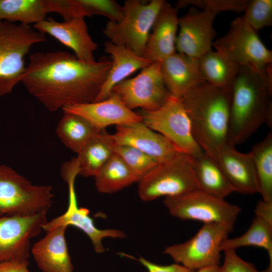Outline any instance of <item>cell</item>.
<instances>
[{
    "label": "cell",
    "instance_id": "cell-1",
    "mask_svg": "<svg viewBox=\"0 0 272 272\" xmlns=\"http://www.w3.org/2000/svg\"><path fill=\"white\" fill-rule=\"evenodd\" d=\"M111 66L103 58L87 62L74 54L58 50L31 54L22 82L49 111L93 102Z\"/></svg>",
    "mask_w": 272,
    "mask_h": 272
},
{
    "label": "cell",
    "instance_id": "cell-2",
    "mask_svg": "<svg viewBox=\"0 0 272 272\" xmlns=\"http://www.w3.org/2000/svg\"><path fill=\"white\" fill-rule=\"evenodd\" d=\"M180 98L194 140L205 152L214 156L228 144L231 88L205 82Z\"/></svg>",
    "mask_w": 272,
    "mask_h": 272
},
{
    "label": "cell",
    "instance_id": "cell-3",
    "mask_svg": "<svg viewBox=\"0 0 272 272\" xmlns=\"http://www.w3.org/2000/svg\"><path fill=\"white\" fill-rule=\"evenodd\" d=\"M272 87L251 70L240 67L231 87L228 144L235 146L264 123L271 127Z\"/></svg>",
    "mask_w": 272,
    "mask_h": 272
},
{
    "label": "cell",
    "instance_id": "cell-4",
    "mask_svg": "<svg viewBox=\"0 0 272 272\" xmlns=\"http://www.w3.org/2000/svg\"><path fill=\"white\" fill-rule=\"evenodd\" d=\"M213 46L240 67L256 73L272 87V51L243 16L234 19L226 34L214 41Z\"/></svg>",
    "mask_w": 272,
    "mask_h": 272
},
{
    "label": "cell",
    "instance_id": "cell-5",
    "mask_svg": "<svg viewBox=\"0 0 272 272\" xmlns=\"http://www.w3.org/2000/svg\"><path fill=\"white\" fill-rule=\"evenodd\" d=\"M46 40L44 34L29 25L0 20V96L22 82L25 56L34 44Z\"/></svg>",
    "mask_w": 272,
    "mask_h": 272
},
{
    "label": "cell",
    "instance_id": "cell-6",
    "mask_svg": "<svg viewBox=\"0 0 272 272\" xmlns=\"http://www.w3.org/2000/svg\"><path fill=\"white\" fill-rule=\"evenodd\" d=\"M193 163V157L179 151L158 163L138 182L140 198L149 201L197 190Z\"/></svg>",
    "mask_w": 272,
    "mask_h": 272
},
{
    "label": "cell",
    "instance_id": "cell-7",
    "mask_svg": "<svg viewBox=\"0 0 272 272\" xmlns=\"http://www.w3.org/2000/svg\"><path fill=\"white\" fill-rule=\"evenodd\" d=\"M52 190L50 185H34L12 168L0 165V218L47 212Z\"/></svg>",
    "mask_w": 272,
    "mask_h": 272
},
{
    "label": "cell",
    "instance_id": "cell-8",
    "mask_svg": "<svg viewBox=\"0 0 272 272\" xmlns=\"http://www.w3.org/2000/svg\"><path fill=\"white\" fill-rule=\"evenodd\" d=\"M164 2L152 0L145 4L139 0L125 1L122 19L118 22L108 21L103 34L109 41L143 56L152 27Z\"/></svg>",
    "mask_w": 272,
    "mask_h": 272
},
{
    "label": "cell",
    "instance_id": "cell-9",
    "mask_svg": "<svg viewBox=\"0 0 272 272\" xmlns=\"http://www.w3.org/2000/svg\"><path fill=\"white\" fill-rule=\"evenodd\" d=\"M142 121L166 138L179 152L195 157L203 151L192 134L190 121L180 98L171 95L160 108L141 111Z\"/></svg>",
    "mask_w": 272,
    "mask_h": 272
},
{
    "label": "cell",
    "instance_id": "cell-10",
    "mask_svg": "<svg viewBox=\"0 0 272 272\" xmlns=\"http://www.w3.org/2000/svg\"><path fill=\"white\" fill-rule=\"evenodd\" d=\"M233 229L224 224L204 223L191 238L183 243L166 247L164 253L176 263L191 269L219 265L220 245Z\"/></svg>",
    "mask_w": 272,
    "mask_h": 272
},
{
    "label": "cell",
    "instance_id": "cell-11",
    "mask_svg": "<svg viewBox=\"0 0 272 272\" xmlns=\"http://www.w3.org/2000/svg\"><path fill=\"white\" fill-rule=\"evenodd\" d=\"M163 202L170 214L179 219L218 223L232 228L241 211L238 206L198 189L165 197Z\"/></svg>",
    "mask_w": 272,
    "mask_h": 272
},
{
    "label": "cell",
    "instance_id": "cell-12",
    "mask_svg": "<svg viewBox=\"0 0 272 272\" xmlns=\"http://www.w3.org/2000/svg\"><path fill=\"white\" fill-rule=\"evenodd\" d=\"M111 93L117 95L128 109L140 108L145 111L160 108L171 95L164 83L159 61L152 62L135 77L118 83Z\"/></svg>",
    "mask_w": 272,
    "mask_h": 272
},
{
    "label": "cell",
    "instance_id": "cell-13",
    "mask_svg": "<svg viewBox=\"0 0 272 272\" xmlns=\"http://www.w3.org/2000/svg\"><path fill=\"white\" fill-rule=\"evenodd\" d=\"M61 175L67 183L69 188V204L66 211L61 215L47 221L43 226L46 232L60 226H73L82 230L90 239L94 250L98 253L104 252L105 248L102 240L105 238H124L125 233L119 230L97 228L89 211L78 206L75 190V180L78 169L74 165L66 164L61 168Z\"/></svg>",
    "mask_w": 272,
    "mask_h": 272
},
{
    "label": "cell",
    "instance_id": "cell-14",
    "mask_svg": "<svg viewBox=\"0 0 272 272\" xmlns=\"http://www.w3.org/2000/svg\"><path fill=\"white\" fill-rule=\"evenodd\" d=\"M47 212L0 218V263L28 261L31 241L47 222Z\"/></svg>",
    "mask_w": 272,
    "mask_h": 272
},
{
    "label": "cell",
    "instance_id": "cell-15",
    "mask_svg": "<svg viewBox=\"0 0 272 272\" xmlns=\"http://www.w3.org/2000/svg\"><path fill=\"white\" fill-rule=\"evenodd\" d=\"M217 15L191 7L184 16L179 18V30L176 40L178 52L198 58L212 49L216 35L213 24Z\"/></svg>",
    "mask_w": 272,
    "mask_h": 272
},
{
    "label": "cell",
    "instance_id": "cell-16",
    "mask_svg": "<svg viewBox=\"0 0 272 272\" xmlns=\"http://www.w3.org/2000/svg\"><path fill=\"white\" fill-rule=\"evenodd\" d=\"M33 27L44 35L52 36L71 49L79 59L87 62L96 61L94 52L98 45L90 36L84 18H77L62 22L52 18H46L34 25Z\"/></svg>",
    "mask_w": 272,
    "mask_h": 272
},
{
    "label": "cell",
    "instance_id": "cell-17",
    "mask_svg": "<svg viewBox=\"0 0 272 272\" xmlns=\"http://www.w3.org/2000/svg\"><path fill=\"white\" fill-rule=\"evenodd\" d=\"M62 110L64 113L83 117L99 129L111 125L116 126L142 121L139 113L128 109L113 93L100 101L69 105Z\"/></svg>",
    "mask_w": 272,
    "mask_h": 272
},
{
    "label": "cell",
    "instance_id": "cell-18",
    "mask_svg": "<svg viewBox=\"0 0 272 272\" xmlns=\"http://www.w3.org/2000/svg\"><path fill=\"white\" fill-rule=\"evenodd\" d=\"M112 137L116 145L137 148L159 163L178 152L166 138L151 129L142 121L116 126Z\"/></svg>",
    "mask_w": 272,
    "mask_h": 272
},
{
    "label": "cell",
    "instance_id": "cell-19",
    "mask_svg": "<svg viewBox=\"0 0 272 272\" xmlns=\"http://www.w3.org/2000/svg\"><path fill=\"white\" fill-rule=\"evenodd\" d=\"M178 22V10L165 1L152 27L143 57L160 62L176 52Z\"/></svg>",
    "mask_w": 272,
    "mask_h": 272
},
{
    "label": "cell",
    "instance_id": "cell-20",
    "mask_svg": "<svg viewBox=\"0 0 272 272\" xmlns=\"http://www.w3.org/2000/svg\"><path fill=\"white\" fill-rule=\"evenodd\" d=\"M160 62L164 83L172 96L181 98L206 82L200 73L198 58L175 52Z\"/></svg>",
    "mask_w": 272,
    "mask_h": 272
},
{
    "label": "cell",
    "instance_id": "cell-21",
    "mask_svg": "<svg viewBox=\"0 0 272 272\" xmlns=\"http://www.w3.org/2000/svg\"><path fill=\"white\" fill-rule=\"evenodd\" d=\"M67 227L60 226L46 231L31 247L33 258L43 272H74L65 238Z\"/></svg>",
    "mask_w": 272,
    "mask_h": 272
},
{
    "label": "cell",
    "instance_id": "cell-22",
    "mask_svg": "<svg viewBox=\"0 0 272 272\" xmlns=\"http://www.w3.org/2000/svg\"><path fill=\"white\" fill-rule=\"evenodd\" d=\"M234 192L242 194L258 192L254 168L249 153L238 151L227 144L214 155Z\"/></svg>",
    "mask_w": 272,
    "mask_h": 272
},
{
    "label": "cell",
    "instance_id": "cell-23",
    "mask_svg": "<svg viewBox=\"0 0 272 272\" xmlns=\"http://www.w3.org/2000/svg\"><path fill=\"white\" fill-rule=\"evenodd\" d=\"M104 51L111 56V66L103 86L94 102L107 98L114 87L139 70L152 62L128 48L109 41L104 43Z\"/></svg>",
    "mask_w": 272,
    "mask_h": 272
},
{
    "label": "cell",
    "instance_id": "cell-24",
    "mask_svg": "<svg viewBox=\"0 0 272 272\" xmlns=\"http://www.w3.org/2000/svg\"><path fill=\"white\" fill-rule=\"evenodd\" d=\"M193 159V172L198 190L222 199L234 192L214 156L203 151Z\"/></svg>",
    "mask_w": 272,
    "mask_h": 272
},
{
    "label": "cell",
    "instance_id": "cell-25",
    "mask_svg": "<svg viewBox=\"0 0 272 272\" xmlns=\"http://www.w3.org/2000/svg\"><path fill=\"white\" fill-rule=\"evenodd\" d=\"M116 145L112 134L101 130L77 154L78 175L94 177L114 154Z\"/></svg>",
    "mask_w": 272,
    "mask_h": 272
},
{
    "label": "cell",
    "instance_id": "cell-26",
    "mask_svg": "<svg viewBox=\"0 0 272 272\" xmlns=\"http://www.w3.org/2000/svg\"><path fill=\"white\" fill-rule=\"evenodd\" d=\"M205 81L213 86L231 88L240 66L220 51L211 49L198 58Z\"/></svg>",
    "mask_w": 272,
    "mask_h": 272
},
{
    "label": "cell",
    "instance_id": "cell-27",
    "mask_svg": "<svg viewBox=\"0 0 272 272\" xmlns=\"http://www.w3.org/2000/svg\"><path fill=\"white\" fill-rule=\"evenodd\" d=\"M97 190L103 193H112L139 182L140 178L116 153L94 176Z\"/></svg>",
    "mask_w": 272,
    "mask_h": 272
},
{
    "label": "cell",
    "instance_id": "cell-28",
    "mask_svg": "<svg viewBox=\"0 0 272 272\" xmlns=\"http://www.w3.org/2000/svg\"><path fill=\"white\" fill-rule=\"evenodd\" d=\"M101 130L79 115L64 113L56 133L66 147L78 154Z\"/></svg>",
    "mask_w": 272,
    "mask_h": 272
},
{
    "label": "cell",
    "instance_id": "cell-29",
    "mask_svg": "<svg viewBox=\"0 0 272 272\" xmlns=\"http://www.w3.org/2000/svg\"><path fill=\"white\" fill-rule=\"evenodd\" d=\"M49 13L48 0H0V20L34 25Z\"/></svg>",
    "mask_w": 272,
    "mask_h": 272
},
{
    "label": "cell",
    "instance_id": "cell-30",
    "mask_svg": "<svg viewBox=\"0 0 272 272\" xmlns=\"http://www.w3.org/2000/svg\"><path fill=\"white\" fill-rule=\"evenodd\" d=\"M262 199L272 201V132H269L249 152Z\"/></svg>",
    "mask_w": 272,
    "mask_h": 272
},
{
    "label": "cell",
    "instance_id": "cell-31",
    "mask_svg": "<svg viewBox=\"0 0 272 272\" xmlns=\"http://www.w3.org/2000/svg\"><path fill=\"white\" fill-rule=\"evenodd\" d=\"M250 246L262 248L267 251L269 259L267 267L272 269V224L255 216L244 234L234 238H227L223 241L220 248L222 251Z\"/></svg>",
    "mask_w": 272,
    "mask_h": 272
},
{
    "label": "cell",
    "instance_id": "cell-32",
    "mask_svg": "<svg viewBox=\"0 0 272 272\" xmlns=\"http://www.w3.org/2000/svg\"><path fill=\"white\" fill-rule=\"evenodd\" d=\"M114 153L120 156L140 180L159 163L149 155L129 146L116 145Z\"/></svg>",
    "mask_w": 272,
    "mask_h": 272
},
{
    "label": "cell",
    "instance_id": "cell-33",
    "mask_svg": "<svg viewBox=\"0 0 272 272\" xmlns=\"http://www.w3.org/2000/svg\"><path fill=\"white\" fill-rule=\"evenodd\" d=\"M255 31L272 25V1L251 0L243 16Z\"/></svg>",
    "mask_w": 272,
    "mask_h": 272
},
{
    "label": "cell",
    "instance_id": "cell-34",
    "mask_svg": "<svg viewBox=\"0 0 272 272\" xmlns=\"http://www.w3.org/2000/svg\"><path fill=\"white\" fill-rule=\"evenodd\" d=\"M249 2L248 0H181L177 3L175 8L191 6L201 10H207L218 14L221 12H244Z\"/></svg>",
    "mask_w": 272,
    "mask_h": 272
},
{
    "label": "cell",
    "instance_id": "cell-35",
    "mask_svg": "<svg viewBox=\"0 0 272 272\" xmlns=\"http://www.w3.org/2000/svg\"><path fill=\"white\" fill-rule=\"evenodd\" d=\"M79 2L86 17L102 16L116 22L122 18V6L114 0H79Z\"/></svg>",
    "mask_w": 272,
    "mask_h": 272
},
{
    "label": "cell",
    "instance_id": "cell-36",
    "mask_svg": "<svg viewBox=\"0 0 272 272\" xmlns=\"http://www.w3.org/2000/svg\"><path fill=\"white\" fill-rule=\"evenodd\" d=\"M224 261L220 266V272H272L267 267L262 271L258 270L252 263L241 258L235 250L227 249L223 250Z\"/></svg>",
    "mask_w": 272,
    "mask_h": 272
},
{
    "label": "cell",
    "instance_id": "cell-37",
    "mask_svg": "<svg viewBox=\"0 0 272 272\" xmlns=\"http://www.w3.org/2000/svg\"><path fill=\"white\" fill-rule=\"evenodd\" d=\"M148 270V272H194L195 270L189 269L179 263L163 265L154 263L140 256L138 259Z\"/></svg>",
    "mask_w": 272,
    "mask_h": 272
},
{
    "label": "cell",
    "instance_id": "cell-38",
    "mask_svg": "<svg viewBox=\"0 0 272 272\" xmlns=\"http://www.w3.org/2000/svg\"><path fill=\"white\" fill-rule=\"evenodd\" d=\"M28 265V261H7L0 263V272H30Z\"/></svg>",
    "mask_w": 272,
    "mask_h": 272
},
{
    "label": "cell",
    "instance_id": "cell-39",
    "mask_svg": "<svg viewBox=\"0 0 272 272\" xmlns=\"http://www.w3.org/2000/svg\"><path fill=\"white\" fill-rule=\"evenodd\" d=\"M255 216L272 224V201L259 200L254 211Z\"/></svg>",
    "mask_w": 272,
    "mask_h": 272
},
{
    "label": "cell",
    "instance_id": "cell-40",
    "mask_svg": "<svg viewBox=\"0 0 272 272\" xmlns=\"http://www.w3.org/2000/svg\"><path fill=\"white\" fill-rule=\"evenodd\" d=\"M194 272H220V266L219 265L206 266L195 270Z\"/></svg>",
    "mask_w": 272,
    "mask_h": 272
}]
</instances>
